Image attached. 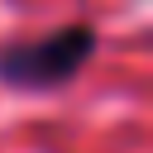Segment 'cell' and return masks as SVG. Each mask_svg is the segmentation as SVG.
Instances as JSON below:
<instances>
[{"instance_id": "obj_1", "label": "cell", "mask_w": 153, "mask_h": 153, "mask_svg": "<svg viewBox=\"0 0 153 153\" xmlns=\"http://www.w3.org/2000/svg\"><path fill=\"white\" fill-rule=\"evenodd\" d=\"M91 53H96L91 24H67L48 38H29V43H5L0 48V81H10L19 91H48V86H62L67 76H76Z\"/></svg>"}]
</instances>
